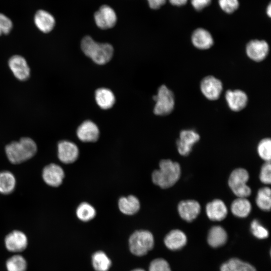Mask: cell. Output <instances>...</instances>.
<instances>
[{"instance_id": "cell-1", "label": "cell", "mask_w": 271, "mask_h": 271, "mask_svg": "<svg viewBox=\"0 0 271 271\" xmlns=\"http://www.w3.org/2000/svg\"><path fill=\"white\" fill-rule=\"evenodd\" d=\"M181 174L180 164L170 159H164L159 163V168L152 173L153 182L163 189L172 187L179 180Z\"/></svg>"}, {"instance_id": "cell-2", "label": "cell", "mask_w": 271, "mask_h": 271, "mask_svg": "<svg viewBox=\"0 0 271 271\" xmlns=\"http://www.w3.org/2000/svg\"><path fill=\"white\" fill-rule=\"evenodd\" d=\"M37 151L35 142L30 138L24 137L19 141L7 145L5 152L9 161L14 164L22 163L33 157Z\"/></svg>"}, {"instance_id": "cell-3", "label": "cell", "mask_w": 271, "mask_h": 271, "mask_svg": "<svg viewBox=\"0 0 271 271\" xmlns=\"http://www.w3.org/2000/svg\"><path fill=\"white\" fill-rule=\"evenodd\" d=\"M81 48L86 56L99 65H103L108 62L113 54V48L110 44L97 43L88 36L82 39Z\"/></svg>"}, {"instance_id": "cell-4", "label": "cell", "mask_w": 271, "mask_h": 271, "mask_svg": "<svg viewBox=\"0 0 271 271\" xmlns=\"http://www.w3.org/2000/svg\"><path fill=\"white\" fill-rule=\"evenodd\" d=\"M155 240L153 234L146 230H139L132 233L128 239V247L131 253L137 256L146 255L154 247Z\"/></svg>"}, {"instance_id": "cell-5", "label": "cell", "mask_w": 271, "mask_h": 271, "mask_svg": "<svg viewBox=\"0 0 271 271\" xmlns=\"http://www.w3.org/2000/svg\"><path fill=\"white\" fill-rule=\"evenodd\" d=\"M249 177L247 171L241 168L235 169L230 174L228 185L237 197L247 198L250 195L251 190L247 185Z\"/></svg>"}, {"instance_id": "cell-6", "label": "cell", "mask_w": 271, "mask_h": 271, "mask_svg": "<svg viewBox=\"0 0 271 271\" xmlns=\"http://www.w3.org/2000/svg\"><path fill=\"white\" fill-rule=\"evenodd\" d=\"M153 99L156 102L154 109L155 114L166 115L173 110L175 105L174 95L166 86H161L157 94L153 96Z\"/></svg>"}, {"instance_id": "cell-7", "label": "cell", "mask_w": 271, "mask_h": 271, "mask_svg": "<svg viewBox=\"0 0 271 271\" xmlns=\"http://www.w3.org/2000/svg\"><path fill=\"white\" fill-rule=\"evenodd\" d=\"M94 20L97 26L101 29L113 27L117 21L114 10L108 5H102L94 13Z\"/></svg>"}, {"instance_id": "cell-8", "label": "cell", "mask_w": 271, "mask_h": 271, "mask_svg": "<svg viewBox=\"0 0 271 271\" xmlns=\"http://www.w3.org/2000/svg\"><path fill=\"white\" fill-rule=\"evenodd\" d=\"M8 66L14 76L19 80L26 81L30 76L31 70L27 60L20 55L10 58Z\"/></svg>"}, {"instance_id": "cell-9", "label": "cell", "mask_w": 271, "mask_h": 271, "mask_svg": "<svg viewBox=\"0 0 271 271\" xmlns=\"http://www.w3.org/2000/svg\"><path fill=\"white\" fill-rule=\"evenodd\" d=\"M200 139L199 134L193 129L182 130L176 142L179 153L183 156L188 155L193 145Z\"/></svg>"}, {"instance_id": "cell-10", "label": "cell", "mask_w": 271, "mask_h": 271, "mask_svg": "<svg viewBox=\"0 0 271 271\" xmlns=\"http://www.w3.org/2000/svg\"><path fill=\"white\" fill-rule=\"evenodd\" d=\"M223 88L222 82L220 80L213 76L204 77L201 82L200 89L206 98L210 100L217 99Z\"/></svg>"}, {"instance_id": "cell-11", "label": "cell", "mask_w": 271, "mask_h": 271, "mask_svg": "<svg viewBox=\"0 0 271 271\" xmlns=\"http://www.w3.org/2000/svg\"><path fill=\"white\" fill-rule=\"evenodd\" d=\"M42 176L46 184L51 187H57L62 183L65 173L60 166L51 163L44 168Z\"/></svg>"}, {"instance_id": "cell-12", "label": "cell", "mask_w": 271, "mask_h": 271, "mask_svg": "<svg viewBox=\"0 0 271 271\" xmlns=\"http://www.w3.org/2000/svg\"><path fill=\"white\" fill-rule=\"evenodd\" d=\"M5 244L8 250L13 252L24 251L28 245L26 234L20 230H14L5 237Z\"/></svg>"}, {"instance_id": "cell-13", "label": "cell", "mask_w": 271, "mask_h": 271, "mask_svg": "<svg viewBox=\"0 0 271 271\" xmlns=\"http://www.w3.org/2000/svg\"><path fill=\"white\" fill-rule=\"evenodd\" d=\"M58 157L64 164L74 163L79 156V149L74 143L63 140L58 144Z\"/></svg>"}, {"instance_id": "cell-14", "label": "cell", "mask_w": 271, "mask_h": 271, "mask_svg": "<svg viewBox=\"0 0 271 271\" xmlns=\"http://www.w3.org/2000/svg\"><path fill=\"white\" fill-rule=\"evenodd\" d=\"M269 46L264 40H252L249 41L246 47L247 56L255 62L263 60L267 56Z\"/></svg>"}, {"instance_id": "cell-15", "label": "cell", "mask_w": 271, "mask_h": 271, "mask_svg": "<svg viewBox=\"0 0 271 271\" xmlns=\"http://www.w3.org/2000/svg\"><path fill=\"white\" fill-rule=\"evenodd\" d=\"M178 211L182 219L187 222H191L199 215L201 206L195 200H183L178 204Z\"/></svg>"}, {"instance_id": "cell-16", "label": "cell", "mask_w": 271, "mask_h": 271, "mask_svg": "<svg viewBox=\"0 0 271 271\" xmlns=\"http://www.w3.org/2000/svg\"><path fill=\"white\" fill-rule=\"evenodd\" d=\"M34 22L37 29L43 33H49L54 28L56 21L54 17L48 11L41 9L35 14Z\"/></svg>"}, {"instance_id": "cell-17", "label": "cell", "mask_w": 271, "mask_h": 271, "mask_svg": "<svg viewBox=\"0 0 271 271\" xmlns=\"http://www.w3.org/2000/svg\"><path fill=\"white\" fill-rule=\"evenodd\" d=\"M76 134L82 142H94L99 138V130L95 123L90 120H86L78 126Z\"/></svg>"}, {"instance_id": "cell-18", "label": "cell", "mask_w": 271, "mask_h": 271, "mask_svg": "<svg viewBox=\"0 0 271 271\" xmlns=\"http://www.w3.org/2000/svg\"><path fill=\"white\" fill-rule=\"evenodd\" d=\"M225 99L230 109L234 111L243 109L248 101L246 94L239 89L227 90L225 93Z\"/></svg>"}, {"instance_id": "cell-19", "label": "cell", "mask_w": 271, "mask_h": 271, "mask_svg": "<svg viewBox=\"0 0 271 271\" xmlns=\"http://www.w3.org/2000/svg\"><path fill=\"white\" fill-rule=\"evenodd\" d=\"M206 215L212 221H219L225 218L228 210L224 202L216 199L208 203L205 207Z\"/></svg>"}, {"instance_id": "cell-20", "label": "cell", "mask_w": 271, "mask_h": 271, "mask_svg": "<svg viewBox=\"0 0 271 271\" xmlns=\"http://www.w3.org/2000/svg\"><path fill=\"white\" fill-rule=\"evenodd\" d=\"M164 242L165 246L171 250H178L187 243V238L185 233L181 230L174 229L165 236Z\"/></svg>"}, {"instance_id": "cell-21", "label": "cell", "mask_w": 271, "mask_h": 271, "mask_svg": "<svg viewBox=\"0 0 271 271\" xmlns=\"http://www.w3.org/2000/svg\"><path fill=\"white\" fill-rule=\"evenodd\" d=\"M191 41L193 45L200 50L209 49L213 44V39L211 34L203 28H198L193 32Z\"/></svg>"}, {"instance_id": "cell-22", "label": "cell", "mask_w": 271, "mask_h": 271, "mask_svg": "<svg viewBox=\"0 0 271 271\" xmlns=\"http://www.w3.org/2000/svg\"><path fill=\"white\" fill-rule=\"evenodd\" d=\"M227 240V232L222 227L214 226L209 230L207 242L210 246L214 248L220 247L226 243Z\"/></svg>"}, {"instance_id": "cell-23", "label": "cell", "mask_w": 271, "mask_h": 271, "mask_svg": "<svg viewBox=\"0 0 271 271\" xmlns=\"http://www.w3.org/2000/svg\"><path fill=\"white\" fill-rule=\"evenodd\" d=\"M118 207L123 214L131 215L137 213L140 208V203L137 197L133 195L122 197L118 201Z\"/></svg>"}, {"instance_id": "cell-24", "label": "cell", "mask_w": 271, "mask_h": 271, "mask_svg": "<svg viewBox=\"0 0 271 271\" xmlns=\"http://www.w3.org/2000/svg\"><path fill=\"white\" fill-rule=\"evenodd\" d=\"M95 100L98 105L103 109H109L115 103V98L113 92L105 88L97 89L95 92Z\"/></svg>"}, {"instance_id": "cell-25", "label": "cell", "mask_w": 271, "mask_h": 271, "mask_svg": "<svg viewBox=\"0 0 271 271\" xmlns=\"http://www.w3.org/2000/svg\"><path fill=\"white\" fill-rule=\"evenodd\" d=\"M232 213L238 218L246 217L251 210V205L247 198L237 197L231 203Z\"/></svg>"}, {"instance_id": "cell-26", "label": "cell", "mask_w": 271, "mask_h": 271, "mask_svg": "<svg viewBox=\"0 0 271 271\" xmlns=\"http://www.w3.org/2000/svg\"><path fill=\"white\" fill-rule=\"evenodd\" d=\"M91 263L95 271H108L112 262L104 251L98 250L92 255Z\"/></svg>"}, {"instance_id": "cell-27", "label": "cell", "mask_w": 271, "mask_h": 271, "mask_svg": "<svg viewBox=\"0 0 271 271\" xmlns=\"http://www.w3.org/2000/svg\"><path fill=\"white\" fill-rule=\"evenodd\" d=\"M220 271H256L251 264L238 258H231L220 266Z\"/></svg>"}, {"instance_id": "cell-28", "label": "cell", "mask_w": 271, "mask_h": 271, "mask_svg": "<svg viewBox=\"0 0 271 271\" xmlns=\"http://www.w3.org/2000/svg\"><path fill=\"white\" fill-rule=\"evenodd\" d=\"M16 180L14 174L8 171L0 172V193L7 195L15 189Z\"/></svg>"}, {"instance_id": "cell-29", "label": "cell", "mask_w": 271, "mask_h": 271, "mask_svg": "<svg viewBox=\"0 0 271 271\" xmlns=\"http://www.w3.org/2000/svg\"><path fill=\"white\" fill-rule=\"evenodd\" d=\"M257 207L263 211H269L271 207V190L268 187L261 188L255 199Z\"/></svg>"}, {"instance_id": "cell-30", "label": "cell", "mask_w": 271, "mask_h": 271, "mask_svg": "<svg viewBox=\"0 0 271 271\" xmlns=\"http://www.w3.org/2000/svg\"><path fill=\"white\" fill-rule=\"evenodd\" d=\"M76 214L77 218L81 221L87 222L95 217L96 210L90 204L83 202L77 207Z\"/></svg>"}, {"instance_id": "cell-31", "label": "cell", "mask_w": 271, "mask_h": 271, "mask_svg": "<svg viewBox=\"0 0 271 271\" xmlns=\"http://www.w3.org/2000/svg\"><path fill=\"white\" fill-rule=\"evenodd\" d=\"M8 271H26L27 263L22 255L16 254L10 257L6 261Z\"/></svg>"}, {"instance_id": "cell-32", "label": "cell", "mask_w": 271, "mask_h": 271, "mask_svg": "<svg viewBox=\"0 0 271 271\" xmlns=\"http://www.w3.org/2000/svg\"><path fill=\"white\" fill-rule=\"evenodd\" d=\"M257 151L259 156L265 162L271 158V141L269 138L262 139L258 143Z\"/></svg>"}, {"instance_id": "cell-33", "label": "cell", "mask_w": 271, "mask_h": 271, "mask_svg": "<svg viewBox=\"0 0 271 271\" xmlns=\"http://www.w3.org/2000/svg\"><path fill=\"white\" fill-rule=\"evenodd\" d=\"M250 230L252 234L258 239L266 238L269 235L267 229L257 219H254L251 222Z\"/></svg>"}, {"instance_id": "cell-34", "label": "cell", "mask_w": 271, "mask_h": 271, "mask_svg": "<svg viewBox=\"0 0 271 271\" xmlns=\"http://www.w3.org/2000/svg\"><path fill=\"white\" fill-rule=\"evenodd\" d=\"M149 271H172L168 261L162 258L153 259L149 266Z\"/></svg>"}, {"instance_id": "cell-35", "label": "cell", "mask_w": 271, "mask_h": 271, "mask_svg": "<svg viewBox=\"0 0 271 271\" xmlns=\"http://www.w3.org/2000/svg\"><path fill=\"white\" fill-rule=\"evenodd\" d=\"M13 27L11 19L5 14L0 13V36L9 34Z\"/></svg>"}, {"instance_id": "cell-36", "label": "cell", "mask_w": 271, "mask_h": 271, "mask_svg": "<svg viewBox=\"0 0 271 271\" xmlns=\"http://www.w3.org/2000/svg\"><path fill=\"white\" fill-rule=\"evenodd\" d=\"M260 181L263 184H269L271 182V165L270 161L265 162L262 166L259 173Z\"/></svg>"}, {"instance_id": "cell-37", "label": "cell", "mask_w": 271, "mask_h": 271, "mask_svg": "<svg viewBox=\"0 0 271 271\" xmlns=\"http://www.w3.org/2000/svg\"><path fill=\"white\" fill-rule=\"evenodd\" d=\"M218 4L221 9L228 14L232 13L239 7L238 0H218Z\"/></svg>"}, {"instance_id": "cell-38", "label": "cell", "mask_w": 271, "mask_h": 271, "mask_svg": "<svg viewBox=\"0 0 271 271\" xmlns=\"http://www.w3.org/2000/svg\"><path fill=\"white\" fill-rule=\"evenodd\" d=\"M212 0H191L193 7L197 11H201L208 6Z\"/></svg>"}, {"instance_id": "cell-39", "label": "cell", "mask_w": 271, "mask_h": 271, "mask_svg": "<svg viewBox=\"0 0 271 271\" xmlns=\"http://www.w3.org/2000/svg\"><path fill=\"white\" fill-rule=\"evenodd\" d=\"M149 7L154 10L159 9L166 3V0H147Z\"/></svg>"}, {"instance_id": "cell-40", "label": "cell", "mask_w": 271, "mask_h": 271, "mask_svg": "<svg viewBox=\"0 0 271 271\" xmlns=\"http://www.w3.org/2000/svg\"><path fill=\"white\" fill-rule=\"evenodd\" d=\"M169 1L174 6H181L185 5L188 0H169Z\"/></svg>"}, {"instance_id": "cell-41", "label": "cell", "mask_w": 271, "mask_h": 271, "mask_svg": "<svg viewBox=\"0 0 271 271\" xmlns=\"http://www.w3.org/2000/svg\"><path fill=\"white\" fill-rule=\"evenodd\" d=\"M266 14L270 17L271 14V6L270 4L267 7L266 9Z\"/></svg>"}, {"instance_id": "cell-42", "label": "cell", "mask_w": 271, "mask_h": 271, "mask_svg": "<svg viewBox=\"0 0 271 271\" xmlns=\"http://www.w3.org/2000/svg\"><path fill=\"white\" fill-rule=\"evenodd\" d=\"M130 271H146V270L142 268H136L133 269L132 270Z\"/></svg>"}]
</instances>
